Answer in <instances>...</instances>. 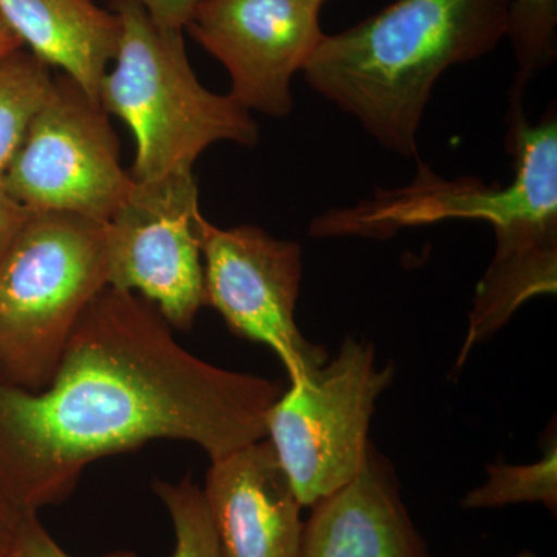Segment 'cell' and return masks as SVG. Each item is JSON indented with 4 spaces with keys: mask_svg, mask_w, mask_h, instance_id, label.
Listing matches in <instances>:
<instances>
[{
    "mask_svg": "<svg viewBox=\"0 0 557 557\" xmlns=\"http://www.w3.org/2000/svg\"><path fill=\"white\" fill-rule=\"evenodd\" d=\"M276 381L194 357L156 306L106 287L70 336L49 386L0 381V490L24 512L64 502L84 469L152 440L212 460L267 438Z\"/></svg>",
    "mask_w": 557,
    "mask_h": 557,
    "instance_id": "1",
    "label": "cell"
},
{
    "mask_svg": "<svg viewBox=\"0 0 557 557\" xmlns=\"http://www.w3.org/2000/svg\"><path fill=\"white\" fill-rule=\"evenodd\" d=\"M509 2L394 0L354 27L325 35L304 78L381 148L418 160V131L435 84L507 38Z\"/></svg>",
    "mask_w": 557,
    "mask_h": 557,
    "instance_id": "2",
    "label": "cell"
},
{
    "mask_svg": "<svg viewBox=\"0 0 557 557\" xmlns=\"http://www.w3.org/2000/svg\"><path fill=\"white\" fill-rule=\"evenodd\" d=\"M112 9L121 35L113 67L102 78L100 106L134 135V182L190 174L215 143L258 146L251 112L197 79L182 30L161 27L131 0H113Z\"/></svg>",
    "mask_w": 557,
    "mask_h": 557,
    "instance_id": "3",
    "label": "cell"
},
{
    "mask_svg": "<svg viewBox=\"0 0 557 557\" xmlns=\"http://www.w3.org/2000/svg\"><path fill=\"white\" fill-rule=\"evenodd\" d=\"M507 146L515 178L507 186L479 178L440 177L417 160L412 183L376 189L351 208L330 209L311 222V237H373L443 220H482L496 233L497 248L557 239V116L549 109L530 123L522 101H509Z\"/></svg>",
    "mask_w": 557,
    "mask_h": 557,
    "instance_id": "4",
    "label": "cell"
},
{
    "mask_svg": "<svg viewBox=\"0 0 557 557\" xmlns=\"http://www.w3.org/2000/svg\"><path fill=\"white\" fill-rule=\"evenodd\" d=\"M108 287L104 223L32 212L0 252V381L49 386L73 330Z\"/></svg>",
    "mask_w": 557,
    "mask_h": 557,
    "instance_id": "5",
    "label": "cell"
},
{
    "mask_svg": "<svg viewBox=\"0 0 557 557\" xmlns=\"http://www.w3.org/2000/svg\"><path fill=\"white\" fill-rule=\"evenodd\" d=\"M375 348L347 336L335 358L289 381L267 416V440L302 507L350 482L368 457L370 420L392 383Z\"/></svg>",
    "mask_w": 557,
    "mask_h": 557,
    "instance_id": "6",
    "label": "cell"
},
{
    "mask_svg": "<svg viewBox=\"0 0 557 557\" xmlns=\"http://www.w3.org/2000/svg\"><path fill=\"white\" fill-rule=\"evenodd\" d=\"M0 185L30 212H69L106 223L134 180L121 166L108 113L62 73L54 75Z\"/></svg>",
    "mask_w": 557,
    "mask_h": 557,
    "instance_id": "7",
    "label": "cell"
},
{
    "mask_svg": "<svg viewBox=\"0 0 557 557\" xmlns=\"http://www.w3.org/2000/svg\"><path fill=\"white\" fill-rule=\"evenodd\" d=\"M201 219L193 172L134 182L104 223L109 287L141 296L171 327L190 329L205 307Z\"/></svg>",
    "mask_w": 557,
    "mask_h": 557,
    "instance_id": "8",
    "label": "cell"
},
{
    "mask_svg": "<svg viewBox=\"0 0 557 557\" xmlns=\"http://www.w3.org/2000/svg\"><path fill=\"white\" fill-rule=\"evenodd\" d=\"M205 306L219 311L231 332L265 344L287 369L302 379L327 361L296 324V302L304 274L302 248L276 239L258 226L220 228L200 222Z\"/></svg>",
    "mask_w": 557,
    "mask_h": 557,
    "instance_id": "9",
    "label": "cell"
},
{
    "mask_svg": "<svg viewBox=\"0 0 557 557\" xmlns=\"http://www.w3.org/2000/svg\"><path fill=\"white\" fill-rule=\"evenodd\" d=\"M185 30L228 70L231 97L273 119L293 112L292 81L325 36L298 0H201Z\"/></svg>",
    "mask_w": 557,
    "mask_h": 557,
    "instance_id": "10",
    "label": "cell"
},
{
    "mask_svg": "<svg viewBox=\"0 0 557 557\" xmlns=\"http://www.w3.org/2000/svg\"><path fill=\"white\" fill-rule=\"evenodd\" d=\"M201 494L222 557H299L302 505L269 440L212 460Z\"/></svg>",
    "mask_w": 557,
    "mask_h": 557,
    "instance_id": "11",
    "label": "cell"
},
{
    "mask_svg": "<svg viewBox=\"0 0 557 557\" xmlns=\"http://www.w3.org/2000/svg\"><path fill=\"white\" fill-rule=\"evenodd\" d=\"M310 508L299 557H431L391 461L373 445L361 471Z\"/></svg>",
    "mask_w": 557,
    "mask_h": 557,
    "instance_id": "12",
    "label": "cell"
},
{
    "mask_svg": "<svg viewBox=\"0 0 557 557\" xmlns=\"http://www.w3.org/2000/svg\"><path fill=\"white\" fill-rule=\"evenodd\" d=\"M0 14L22 46L100 102L102 78L119 49L115 11L95 0H0Z\"/></svg>",
    "mask_w": 557,
    "mask_h": 557,
    "instance_id": "13",
    "label": "cell"
},
{
    "mask_svg": "<svg viewBox=\"0 0 557 557\" xmlns=\"http://www.w3.org/2000/svg\"><path fill=\"white\" fill-rule=\"evenodd\" d=\"M53 81L50 65L24 47L0 57V182Z\"/></svg>",
    "mask_w": 557,
    "mask_h": 557,
    "instance_id": "14",
    "label": "cell"
},
{
    "mask_svg": "<svg viewBox=\"0 0 557 557\" xmlns=\"http://www.w3.org/2000/svg\"><path fill=\"white\" fill-rule=\"evenodd\" d=\"M516 61L509 100L522 101L530 81L557 57V0H511L508 36Z\"/></svg>",
    "mask_w": 557,
    "mask_h": 557,
    "instance_id": "15",
    "label": "cell"
},
{
    "mask_svg": "<svg viewBox=\"0 0 557 557\" xmlns=\"http://www.w3.org/2000/svg\"><path fill=\"white\" fill-rule=\"evenodd\" d=\"M556 443L533 465H490L483 485L467 494L461 505L467 509L500 508L515 504H542L557 509Z\"/></svg>",
    "mask_w": 557,
    "mask_h": 557,
    "instance_id": "16",
    "label": "cell"
},
{
    "mask_svg": "<svg viewBox=\"0 0 557 557\" xmlns=\"http://www.w3.org/2000/svg\"><path fill=\"white\" fill-rule=\"evenodd\" d=\"M152 487L170 512L174 528L172 557H222L201 487L190 478L177 483L156 480Z\"/></svg>",
    "mask_w": 557,
    "mask_h": 557,
    "instance_id": "17",
    "label": "cell"
},
{
    "mask_svg": "<svg viewBox=\"0 0 557 557\" xmlns=\"http://www.w3.org/2000/svg\"><path fill=\"white\" fill-rule=\"evenodd\" d=\"M10 557H75L65 552L38 518V512H25ZM98 557H139L129 549H116Z\"/></svg>",
    "mask_w": 557,
    "mask_h": 557,
    "instance_id": "18",
    "label": "cell"
},
{
    "mask_svg": "<svg viewBox=\"0 0 557 557\" xmlns=\"http://www.w3.org/2000/svg\"><path fill=\"white\" fill-rule=\"evenodd\" d=\"M143 7L161 27L185 32L189 17L201 0H131Z\"/></svg>",
    "mask_w": 557,
    "mask_h": 557,
    "instance_id": "19",
    "label": "cell"
},
{
    "mask_svg": "<svg viewBox=\"0 0 557 557\" xmlns=\"http://www.w3.org/2000/svg\"><path fill=\"white\" fill-rule=\"evenodd\" d=\"M32 212L21 207L13 197L0 185V252L16 236Z\"/></svg>",
    "mask_w": 557,
    "mask_h": 557,
    "instance_id": "20",
    "label": "cell"
},
{
    "mask_svg": "<svg viewBox=\"0 0 557 557\" xmlns=\"http://www.w3.org/2000/svg\"><path fill=\"white\" fill-rule=\"evenodd\" d=\"M24 515L0 490V557H9L13 552Z\"/></svg>",
    "mask_w": 557,
    "mask_h": 557,
    "instance_id": "21",
    "label": "cell"
},
{
    "mask_svg": "<svg viewBox=\"0 0 557 557\" xmlns=\"http://www.w3.org/2000/svg\"><path fill=\"white\" fill-rule=\"evenodd\" d=\"M21 39L17 38L16 33L11 30L10 25L3 20L0 14V57L11 53V51L22 49Z\"/></svg>",
    "mask_w": 557,
    "mask_h": 557,
    "instance_id": "22",
    "label": "cell"
},
{
    "mask_svg": "<svg viewBox=\"0 0 557 557\" xmlns=\"http://www.w3.org/2000/svg\"><path fill=\"white\" fill-rule=\"evenodd\" d=\"M298 2L302 3L307 9L321 11L322 3H324L325 0H298Z\"/></svg>",
    "mask_w": 557,
    "mask_h": 557,
    "instance_id": "23",
    "label": "cell"
},
{
    "mask_svg": "<svg viewBox=\"0 0 557 557\" xmlns=\"http://www.w3.org/2000/svg\"><path fill=\"white\" fill-rule=\"evenodd\" d=\"M518 557H534L533 555H531V553H522V555H519Z\"/></svg>",
    "mask_w": 557,
    "mask_h": 557,
    "instance_id": "24",
    "label": "cell"
},
{
    "mask_svg": "<svg viewBox=\"0 0 557 557\" xmlns=\"http://www.w3.org/2000/svg\"><path fill=\"white\" fill-rule=\"evenodd\" d=\"M10 557V556H9Z\"/></svg>",
    "mask_w": 557,
    "mask_h": 557,
    "instance_id": "25",
    "label": "cell"
}]
</instances>
